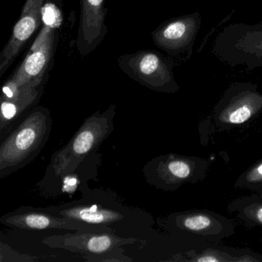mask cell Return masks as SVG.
I'll use <instances>...</instances> for the list:
<instances>
[{"label": "cell", "mask_w": 262, "mask_h": 262, "mask_svg": "<svg viewBox=\"0 0 262 262\" xmlns=\"http://www.w3.org/2000/svg\"><path fill=\"white\" fill-rule=\"evenodd\" d=\"M50 112L33 108L0 148V176L5 177L27 165L45 146L51 129Z\"/></svg>", "instance_id": "6da1fadb"}, {"label": "cell", "mask_w": 262, "mask_h": 262, "mask_svg": "<svg viewBox=\"0 0 262 262\" xmlns=\"http://www.w3.org/2000/svg\"><path fill=\"white\" fill-rule=\"evenodd\" d=\"M116 106L85 119L71 140L52 156L51 165L57 177L73 172L84 159L108 138L113 130Z\"/></svg>", "instance_id": "7a4b0ae2"}, {"label": "cell", "mask_w": 262, "mask_h": 262, "mask_svg": "<svg viewBox=\"0 0 262 262\" xmlns=\"http://www.w3.org/2000/svg\"><path fill=\"white\" fill-rule=\"evenodd\" d=\"M262 114V93L249 82L231 84L213 108L212 120L219 131L246 126Z\"/></svg>", "instance_id": "3957f363"}, {"label": "cell", "mask_w": 262, "mask_h": 262, "mask_svg": "<svg viewBox=\"0 0 262 262\" xmlns=\"http://www.w3.org/2000/svg\"><path fill=\"white\" fill-rule=\"evenodd\" d=\"M121 70L141 85L159 93H174L179 86L174 79L176 62L154 50H139L117 59Z\"/></svg>", "instance_id": "277c9868"}, {"label": "cell", "mask_w": 262, "mask_h": 262, "mask_svg": "<svg viewBox=\"0 0 262 262\" xmlns=\"http://www.w3.org/2000/svg\"><path fill=\"white\" fill-rule=\"evenodd\" d=\"M169 222L176 231L214 245L235 232L232 220L209 210L193 209L174 213L170 216Z\"/></svg>", "instance_id": "5b68a950"}, {"label": "cell", "mask_w": 262, "mask_h": 262, "mask_svg": "<svg viewBox=\"0 0 262 262\" xmlns=\"http://www.w3.org/2000/svg\"><path fill=\"white\" fill-rule=\"evenodd\" d=\"M208 168L209 162L204 158L170 154L158 158L153 171L158 186L171 191L185 184L202 182Z\"/></svg>", "instance_id": "8992f818"}, {"label": "cell", "mask_w": 262, "mask_h": 262, "mask_svg": "<svg viewBox=\"0 0 262 262\" xmlns=\"http://www.w3.org/2000/svg\"><path fill=\"white\" fill-rule=\"evenodd\" d=\"M201 21L198 13L165 21L151 33L153 42L174 62L183 56L189 59Z\"/></svg>", "instance_id": "52a82bcc"}, {"label": "cell", "mask_w": 262, "mask_h": 262, "mask_svg": "<svg viewBox=\"0 0 262 262\" xmlns=\"http://www.w3.org/2000/svg\"><path fill=\"white\" fill-rule=\"evenodd\" d=\"M135 242V238L119 237L110 231H90L50 236L42 242L50 248L80 253L92 257L108 254Z\"/></svg>", "instance_id": "ba28073f"}, {"label": "cell", "mask_w": 262, "mask_h": 262, "mask_svg": "<svg viewBox=\"0 0 262 262\" xmlns=\"http://www.w3.org/2000/svg\"><path fill=\"white\" fill-rule=\"evenodd\" d=\"M46 0H27L12 36L0 53V76L11 67L29 39L42 24V8Z\"/></svg>", "instance_id": "9c48e42d"}, {"label": "cell", "mask_w": 262, "mask_h": 262, "mask_svg": "<svg viewBox=\"0 0 262 262\" xmlns=\"http://www.w3.org/2000/svg\"><path fill=\"white\" fill-rule=\"evenodd\" d=\"M80 19L76 45L82 57L94 51L105 39L108 29L105 24V0H79Z\"/></svg>", "instance_id": "30bf717a"}, {"label": "cell", "mask_w": 262, "mask_h": 262, "mask_svg": "<svg viewBox=\"0 0 262 262\" xmlns=\"http://www.w3.org/2000/svg\"><path fill=\"white\" fill-rule=\"evenodd\" d=\"M1 222L8 226L26 230L65 229L76 231H110L106 226L90 225L79 221L53 216L42 212H21L8 214L1 217Z\"/></svg>", "instance_id": "8fae6325"}, {"label": "cell", "mask_w": 262, "mask_h": 262, "mask_svg": "<svg viewBox=\"0 0 262 262\" xmlns=\"http://www.w3.org/2000/svg\"><path fill=\"white\" fill-rule=\"evenodd\" d=\"M46 83L11 87L4 85L1 97V131L19 117L26 110L37 103Z\"/></svg>", "instance_id": "7c38bea8"}, {"label": "cell", "mask_w": 262, "mask_h": 262, "mask_svg": "<svg viewBox=\"0 0 262 262\" xmlns=\"http://www.w3.org/2000/svg\"><path fill=\"white\" fill-rule=\"evenodd\" d=\"M57 216L97 226H107L124 219L119 211L99 205H79L60 210Z\"/></svg>", "instance_id": "4fadbf2b"}, {"label": "cell", "mask_w": 262, "mask_h": 262, "mask_svg": "<svg viewBox=\"0 0 262 262\" xmlns=\"http://www.w3.org/2000/svg\"><path fill=\"white\" fill-rule=\"evenodd\" d=\"M184 260L194 262H260L262 255L250 250H234L224 247H211L199 251L191 250Z\"/></svg>", "instance_id": "5bb4252c"}, {"label": "cell", "mask_w": 262, "mask_h": 262, "mask_svg": "<svg viewBox=\"0 0 262 262\" xmlns=\"http://www.w3.org/2000/svg\"><path fill=\"white\" fill-rule=\"evenodd\" d=\"M228 210L241 222L250 228H262V197L253 193L234 199L228 205Z\"/></svg>", "instance_id": "9a60e30c"}, {"label": "cell", "mask_w": 262, "mask_h": 262, "mask_svg": "<svg viewBox=\"0 0 262 262\" xmlns=\"http://www.w3.org/2000/svg\"><path fill=\"white\" fill-rule=\"evenodd\" d=\"M234 187L249 190L262 197V157L239 176Z\"/></svg>", "instance_id": "2e32d148"}, {"label": "cell", "mask_w": 262, "mask_h": 262, "mask_svg": "<svg viewBox=\"0 0 262 262\" xmlns=\"http://www.w3.org/2000/svg\"><path fill=\"white\" fill-rule=\"evenodd\" d=\"M260 241H261V242H262V237H261V240H260Z\"/></svg>", "instance_id": "e0dca14e"}]
</instances>
